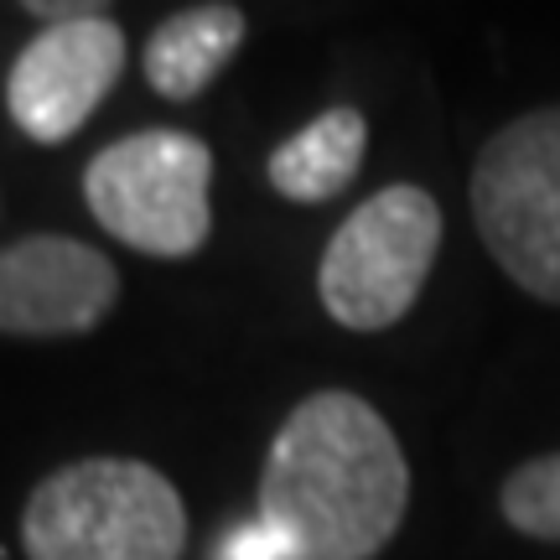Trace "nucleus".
<instances>
[{
    "label": "nucleus",
    "instance_id": "f257e3e1",
    "mask_svg": "<svg viewBox=\"0 0 560 560\" xmlns=\"http://www.w3.org/2000/svg\"><path fill=\"white\" fill-rule=\"evenodd\" d=\"M410 503L389 420L348 389H317L280 420L260 478V520L291 560H374Z\"/></svg>",
    "mask_w": 560,
    "mask_h": 560
},
{
    "label": "nucleus",
    "instance_id": "f03ea898",
    "mask_svg": "<svg viewBox=\"0 0 560 560\" xmlns=\"http://www.w3.org/2000/svg\"><path fill=\"white\" fill-rule=\"evenodd\" d=\"M182 493L136 457H83L32 488L21 514L26 560H182Z\"/></svg>",
    "mask_w": 560,
    "mask_h": 560
},
{
    "label": "nucleus",
    "instance_id": "7ed1b4c3",
    "mask_svg": "<svg viewBox=\"0 0 560 560\" xmlns=\"http://www.w3.org/2000/svg\"><path fill=\"white\" fill-rule=\"evenodd\" d=\"M213 151L187 130H140L104 145L83 172V198L104 234L151 260H187L213 234Z\"/></svg>",
    "mask_w": 560,
    "mask_h": 560
},
{
    "label": "nucleus",
    "instance_id": "20e7f679",
    "mask_svg": "<svg viewBox=\"0 0 560 560\" xmlns=\"http://www.w3.org/2000/svg\"><path fill=\"white\" fill-rule=\"evenodd\" d=\"M472 223L503 276L560 306V104L509 120L478 151Z\"/></svg>",
    "mask_w": 560,
    "mask_h": 560
},
{
    "label": "nucleus",
    "instance_id": "39448f33",
    "mask_svg": "<svg viewBox=\"0 0 560 560\" xmlns=\"http://www.w3.org/2000/svg\"><path fill=\"white\" fill-rule=\"evenodd\" d=\"M441 249V208L416 182L380 187L359 202L317 265V296L348 332H384L416 306Z\"/></svg>",
    "mask_w": 560,
    "mask_h": 560
},
{
    "label": "nucleus",
    "instance_id": "423d86ee",
    "mask_svg": "<svg viewBox=\"0 0 560 560\" xmlns=\"http://www.w3.org/2000/svg\"><path fill=\"white\" fill-rule=\"evenodd\" d=\"M125 73V32L109 16L42 26L5 79L11 120L42 145L79 136L83 120Z\"/></svg>",
    "mask_w": 560,
    "mask_h": 560
},
{
    "label": "nucleus",
    "instance_id": "0eeeda50",
    "mask_svg": "<svg viewBox=\"0 0 560 560\" xmlns=\"http://www.w3.org/2000/svg\"><path fill=\"white\" fill-rule=\"evenodd\" d=\"M120 296V276L94 244L32 234L0 249V332L79 338L94 332Z\"/></svg>",
    "mask_w": 560,
    "mask_h": 560
},
{
    "label": "nucleus",
    "instance_id": "6e6552de",
    "mask_svg": "<svg viewBox=\"0 0 560 560\" xmlns=\"http://www.w3.org/2000/svg\"><path fill=\"white\" fill-rule=\"evenodd\" d=\"M244 11L229 0H208L192 11L166 16L145 42V83L161 100H198L208 83L223 73V62L240 52Z\"/></svg>",
    "mask_w": 560,
    "mask_h": 560
},
{
    "label": "nucleus",
    "instance_id": "1a4fd4ad",
    "mask_svg": "<svg viewBox=\"0 0 560 560\" xmlns=\"http://www.w3.org/2000/svg\"><path fill=\"white\" fill-rule=\"evenodd\" d=\"M363 145H369V125L359 109H327L317 120L296 130L291 140H280L276 156H270V187L291 202H332L359 177L363 166Z\"/></svg>",
    "mask_w": 560,
    "mask_h": 560
},
{
    "label": "nucleus",
    "instance_id": "9d476101",
    "mask_svg": "<svg viewBox=\"0 0 560 560\" xmlns=\"http://www.w3.org/2000/svg\"><path fill=\"white\" fill-rule=\"evenodd\" d=\"M499 503H503V520L514 524L520 535L560 545V452L514 467Z\"/></svg>",
    "mask_w": 560,
    "mask_h": 560
},
{
    "label": "nucleus",
    "instance_id": "9b49d317",
    "mask_svg": "<svg viewBox=\"0 0 560 560\" xmlns=\"http://www.w3.org/2000/svg\"><path fill=\"white\" fill-rule=\"evenodd\" d=\"M213 560H291V550L280 545V535L270 524L255 520V524H234V529L219 540Z\"/></svg>",
    "mask_w": 560,
    "mask_h": 560
},
{
    "label": "nucleus",
    "instance_id": "f8f14e48",
    "mask_svg": "<svg viewBox=\"0 0 560 560\" xmlns=\"http://www.w3.org/2000/svg\"><path fill=\"white\" fill-rule=\"evenodd\" d=\"M21 11H32L42 26H62V21H89V16H104L109 0H16Z\"/></svg>",
    "mask_w": 560,
    "mask_h": 560
}]
</instances>
